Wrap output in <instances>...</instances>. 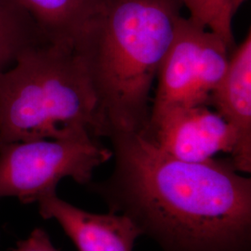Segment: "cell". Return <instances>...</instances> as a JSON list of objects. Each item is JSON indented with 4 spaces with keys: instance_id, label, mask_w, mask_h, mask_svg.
I'll return each mask as SVG.
<instances>
[{
    "instance_id": "cell-6",
    "label": "cell",
    "mask_w": 251,
    "mask_h": 251,
    "mask_svg": "<svg viewBox=\"0 0 251 251\" xmlns=\"http://www.w3.org/2000/svg\"><path fill=\"white\" fill-rule=\"evenodd\" d=\"M39 213L62 226L79 251H132L136 239L144 234L127 216L95 214L58 198L56 193L37 200Z\"/></svg>"
},
{
    "instance_id": "cell-7",
    "label": "cell",
    "mask_w": 251,
    "mask_h": 251,
    "mask_svg": "<svg viewBox=\"0 0 251 251\" xmlns=\"http://www.w3.org/2000/svg\"><path fill=\"white\" fill-rule=\"evenodd\" d=\"M206 30L191 18L179 19L157 73L158 85L150 118L176 106H196L199 53Z\"/></svg>"
},
{
    "instance_id": "cell-14",
    "label": "cell",
    "mask_w": 251,
    "mask_h": 251,
    "mask_svg": "<svg viewBox=\"0 0 251 251\" xmlns=\"http://www.w3.org/2000/svg\"><path fill=\"white\" fill-rule=\"evenodd\" d=\"M245 0H233V5H234V9H238V8L241 6Z\"/></svg>"
},
{
    "instance_id": "cell-8",
    "label": "cell",
    "mask_w": 251,
    "mask_h": 251,
    "mask_svg": "<svg viewBox=\"0 0 251 251\" xmlns=\"http://www.w3.org/2000/svg\"><path fill=\"white\" fill-rule=\"evenodd\" d=\"M215 106L235 129L238 148L231 163L237 171H251V35L234 48L225 77L210 95Z\"/></svg>"
},
{
    "instance_id": "cell-3",
    "label": "cell",
    "mask_w": 251,
    "mask_h": 251,
    "mask_svg": "<svg viewBox=\"0 0 251 251\" xmlns=\"http://www.w3.org/2000/svg\"><path fill=\"white\" fill-rule=\"evenodd\" d=\"M81 133L108 137L74 46L46 40L0 73V145Z\"/></svg>"
},
{
    "instance_id": "cell-13",
    "label": "cell",
    "mask_w": 251,
    "mask_h": 251,
    "mask_svg": "<svg viewBox=\"0 0 251 251\" xmlns=\"http://www.w3.org/2000/svg\"><path fill=\"white\" fill-rule=\"evenodd\" d=\"M13 251H58L54 248L49 234L41 228H36L29 236L19 241Z\"/></svg>"
},
{
    "instance_id": "cell-5",
    "label": "cell",
    "mask_w": 251,
    "mask_h": 251,
    "mask_svg": "<svg viewBox=\"0 0 251 251\" xmlns=\"http://www.w3.org/2000/svg\"><path fill=\"white\" fill-rule=\"evenodd\" d=\"M161 151L179 160L203 163L217 153L231 155L238 148L235 129L206 105L176 106L151 117L142 130Z\"/></svg>"
},
{
    "instance_id": "cell-12",
    "label": "cell",
    "mask_w": 251,
    "mask_h": 251,
    "mask_svg": "<svg viewBox=\"0 0 251 251\" xmlns=\"http://www.w3.org/2000/svg\"><path fill=\"white\" fill-rule=\"evenodd\" d=\"M190 17L200 26L214 33L233 50V17L236 9L233 0H180Z\"/></svg>"
},
{
    "instance_id": "cell-2",
    "label": "cell",
    "mask_w": 251,
    "mask_h": 251,
    "mask_svg": "<svg viewBox=\"0 0 251 251\" xmlns=\"http://www.w3.org/2000/svg\"><path fill=\"white\" fill-rule=\"evenodd\" d=\"M180 0H108L75 44L108 137L144 130L150 92L175 35Z\"/></svg>"
},
{
    "instance_id": "cell-10",
    "label": "cell",
    "mask_w": 251,
    "mask_h": 251,
    "mask_svg": "<svg viewBox=\"0 0 251 251\" xmlns=\"http://www.w3.org/2000/svg\"><path fill=\"white\" fill-rule=\"evenodd\" d=\"M48 40L14 0H0V73L7 71L26 50Z\"/></svg>"
},
{
    "instance_id": "cell-4",
    "label": "cell",
    "mask_w": 251,
    "mask_h": 251,
    "mask_svg": "<svg viewBox=\"0 0 251 251\" xmlns=\"http://www.w3.org/2000/svg\"><path fill=\"white\" fill-rule=\"evenodd\" d=\"M113 157L98 138L81 133L59 140H35L0 145V199L37 202L72 178L87 184L95 169Z\"/></svg>"
},
{
    "instance_id": "cell-9",
    "label": "cell",
    "mask_w": 251,
    "mask_h": 251,
    "mask_svg": "<svg viewBox=\"0 0 251 251\" xmlns=\"http://www.w3.org/2000/svg\"><path fill=\"white\" fill-rule=\"evenodd\" d=\"M46 38L74 46L100 14L108 0H14Z\"/></svg>"
},
{
    "instance_id": "cell-11",
    "label": "cell",
    "mask_w": 251,
    "mask_h": 251,
    "mask_svg": "<svg viewBox=\"0 0 251 251\" xmlns=\"http://www.w3.org/2000/svg\"><path fill=\"white\" fill-rule=\"evenodd\" d=\"M230 49L223 38L206 30L203 36L198 63L196 105H208L210 95L227 72Z\"/></svg>"
},
{
    "instance_id": "cell-1",
    "label": "cell",
    "mask_w": 251,
    "mask_h": 251,
    "mask_svg": "<svg viewBox=\"0 0 251 251\" xmlns=\"http://www.w3.org/2000/svg\"><path fill=\"white\" fill-rule=\"evenodd\" d=\"M109 138L115 171L97 191L165 251H249L251 179L224 160L182 161L139 131Z\"/></svg>"
}]
</instances>
